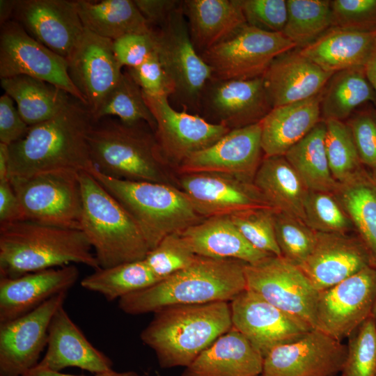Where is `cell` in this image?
<instances>
[{"label":"cell","mask_w":376,"mask_h":376,"mask_svg":"<svg viewBox=\"0 0 376 376\" xmlns=\"http://www.w3.org/2000/svg\"><path fill=\"white\" fill-rule=\"evenodd\" d=\"M180 233L196 256L235 259L248 264L272 256L253 247L229 216L205 218Z\"/></svg>","instance_id":"cell-29"},{"label":"cell","mask_w":376,"mask_h":376,"mask_svg":"<svg viewBox=\"0 0 376 376\" xmlns=\"http://www.w3.org/2000/svg\"><path fill=\"white\" fill-rule=\"evenodd\" d=\"M253 184L274 210L304 221L309 190L284 156L264 157Z\"/></svg>","instance_id":"cell-32"},{"label":"cell","mask_w":376,"mask_h":376,"mask_svg":"<svg viewBox=\"0 0 376 376\" xmlns=\"http://www.w3.org/2000/svg\"><path fill=\"white\" fill-rule=\"evenodd\" d=\"M86 29L113 41L127 34L150 33L152 27L134 0L75 1Z\"/></svg>","instance_id":"cell-33"},{"label":"cell","mask_w":376,"mask_h":376,"mask_svg":"<svg viewBox=\"0 0 376 376\" xmlns=\"http://www.w3.org/2000/svg\"><path fill=\"white\" fill-rule=\"evenodd\" d=\"M22 376H83L62 373L60 371H53L36 365L33 368ZM93 376H143L135 371L117 372L114 370L109 372L95 374Z\"/></svg>","instance_id":"cell-55"},{"label":"cell","mask_w":376,"mask_h":376,"mask_svg":"<svg viewBox=\"0 0 376 376\" xmlns=\"http://www.w3.org/2000/svg\"><path fill=\"white\" fill-rule=\"evenodd\" d=\"M326 124L320 120L284 157L309 191L335 194L339 183L331 175L324 138Z\"/></svg>","instance_id":"cell-36"},{"label":"cell","mask_w":376,"mask_h":376,"mask_svg":"<svg viewBox=\"0 0 376 376\" xmlns=\"http://www.w3.org/2000/svg\"><path fill=\"white\" fill-rule=\"evenodd\" d=\"M333 27L376 32V0L331 1Z\"/></svg>","instance_id":"cell-47"},{"label":"cell","mask_w":376,"mask_h":376,"mask_svg":"<svg viewBox=\"0 0 376 376\" xmlns=\"http://www.w3.org/2000/svg\"><path fill=\"white\" fill-rule=\"evenodd\" d=\"M324 122V144L329 169L336 181L341 184L363 166L347 124L338 120Z\"/></svg>","instance_id":"cell-41"},{"label":"cell","mask_w":376,"mask_h":376,"mask_svg":"<svg viewBox=\"0 0 376 376\" xmlns=\"http://www.w3.org/2000/svg\"><path fill=\"white\" fill-rule=\"evenodd\" d=\"M88 143L93 167L105 175L175 186L155 131L144 121L127 124L114 117L93 121Z\"/></svg>","instance_id":"cell-3"},{"label":"cell","mask_w":376,"mask_h":376,"mask_svg":"<svg viewBox=\"0 0 376 376\" xmlns=\"http://www.w3.org/2000/svg\"><path fill=\"white\" fill-rule=\"evenodd\" d=\"M130 214L149 250L169 235L179 233L205 218L186 194L174 185L116 179L93 167L89 171Z\"/></svg>","instance_id":"cell-7"},{"label":"cell","mask_w":376,"mask_h":376,"mask_svg":"<svg viewBox=\"0 0 376 376\" xmlns=\"http://www.w3.org/2000/svg\"><path fill=\"white\" fill-rule=\"evenodd\" d=\"M78 277L79 270L74 265L14 278L0 277V323L17 318L54 295L68 292Z\"/></svg>","instance_id":"cell-24"},{"label":"cell","mask_w":376,"mask_h":376,"mask_svg":"<svg viewBox=\"0 0 376 376\" xmlns=\"http://www.w3.org/2000/svg\"><path fill=\"white\" fill-rule=\"evenodd\" d=\"M0 376H5V375H0Z\"/></svg>","instance_id":"cell-60"},{"label":"cell","mask_w":376,"mask_h":376,"mask_svg":"<svg viewBox=\"0 0 376 376\" xmlns=\"http://www.w3.org/2000/svg\"><path fill=\"white\" fill-rule=\"evenodd\" d=\"M9 180L26 220L81 230L82 194L79 173L59 171L12 177Z\"/></svg>","instance_id":"cell-9"},{"label":"cell","mask_w":376,"mask_h":376,"mask_svg":"<svg viewBox=\"0 0 376 376\" xmlns=\"http://www.w3.org/2000/svg\"><path fill=\"white\" fill-rule=\"evenodd\" d=\"M304 222L315 232L347 234L353 226L334 194L308 191Z\"/></svg>","instance_id":"cell-42"},{"label":"cell","mask_w":376,"mask_h":376,"mask_svg":"<svg viewBox=\"0 0 376 376\" xmlns=\"http://www.w3.org/2000/svg\"><path fill=\"white\" fill-rule=\"evenodd\" d=\"M263 77L250 79H211L198 111L206 120L234 130L260 122L272 110Z\"/></svg>","instance_id":"cell-16"},{"label":"cell","mask_w":376,"mask_h":376,"mask_svg":"<svg viewBox=\"0 0 376 376\" xmlns=\"http://www.w3.org/2000/svg\"><path fill=\"white\" fill-rule=\"evenodd\" d=\"M137 8L152 28L161 26L178 7V0H134Z\"/></svg>","instance_id":"cell-53"},{"label":"cell","mask_w":376,"mask_h":376,"mask_svg":"<svg viewBox=\"0 0 376 376\" xmlns=\"http://www.w3.org/2000/svg\"><path fill=\"white\" fill-rule=\"evenodd\" d=\"M295 48L283 33L245 24L201 56L210 67L212 79L244 80L262 77L276 57Z\"/></svg>","instance_id":"cell-10"},{"label":"cell","mask_w":376,"mask_h":376,"mask_svg":"<svg viewBox=\"0 0 376 376\" xmlns=\"http://www.w3.org/2000/svg\"><path fill=\"white\" fill-rule=\"evenodd\" d=\"M361 164L376 178V116L361 112L347 123Z\"/></svg>","instance_id":"cell-49"},{"label":"cell","mask_w":376,"mask_h":376,"mask_svg":"<svg viewBox=\"0 0 376 376\" xmlns=\"http://www.w3.org/2000/svg\"><path fill=\"white\" fill-rule=\"evenodd\" d=\"M113 42L85 29L68 59L70 78L85 99L93 118L123 71Z\"/></svg>","instance_id":"cell-21"},{"label":"cell","mask_w":376,"mask_h":376,"mask_svg":"<svg viewBox=\"0 0 376 376\" xmlns=\"http://www.w3.org/2000/svg\"><path fill=\"white\" fill-rule=\"evenodd\" d=\"M264 158L260 122L231 130L210 146L198 151L178 167V174L216 173L253 182Z\"/></svg>","instance_id":"cell-15"},{"label":"cell","mask_w":376,"mask_h":376,"mask_svg":"<svg viewBox=\"0 0 376 376\" xmlns=\"http://www.w3.org/2000/svg\"><path fill=\"white\" fill-rule=\"evenodd\" d=\"M22 220L26 218L10 180H0V224Z\"/></svg>","instance_id":"cell-54"},{"label":"cell","mask_w":376,"mask_h":376,"mask_svg":"<svg viewBox=\"0 0 376 376\" xmlns=\"http://www.w3.org/2000/svg\"><path fill=\"white\" fill-rule=\"evenodd\" d=\"M126 69L145 94L151 96L167 95L169 99L173 95V86L156 52L139 65Z\"/></svg>","instance_id":"cell-50"},{"label":"cell","mask_w":376,"mask_h":376,"mask_svg":"<svg viewBox=\"0 0 376 376\" xmlns=\"http://www.w3.org/2000/svg\"><path fill=\"white\" fill-rule=\"evenodd\" d=\"M375 33L332 27L299 51L331 74L349 68H364L373 49Z\"/></svg>","instance_id":"cell-31"},{"label":"cell","mask_w":376,"mask_h":376,"mask_svg":"<svg viewBox=\"0 0 376 376\" xmlns=\"http://www.w3.org/2000/svg\"><path fill=\"white\" fill-rule=\"evenodd\" d=\"M68 61L31 37L13 19L1 26L0 78L29 76L49 83L87 105L72 82Z\"/></svg>","instance_id":"cell-12"},{"label":"cell","mask_w":376,"mask_h":376,"mask_svg":"<svg viewBox=\"0 0 376 376\" xmlns=\"http://www.w3.org/2000/svg\"><path fill=\"white\" fill-rule=\"evenodd\" d=\"M17 0L0 1V24L3 25L13 19Z\"/></svg>","instance_id":"cell-57"},{"label":"cell","mask_w":376,"mask_h":376,"mask_svg":"<svg viewBox=\"0 0 376 376\" xmlns=\"http://www.w3.org/2000/svg\"><path fill=\"white\" fill-rule=\"evenodd\" d=\"M143 94L155 120V134L161 151L175 169L190 155L214 144L230 131L198 114L176 110L167 95Z\"/></svg>","instance_id":"cell-13"},{"label":"cell","mask_w":376,"mask_h":376,"mask_svg":"<svg viewBox=\"0 0 376 376\" xmlns=\"http://www.w3.org/2000/svg\"><path fill=\"white\" fill-rule=\"evenodd\" d=\"M341 376H376V324L370 315L350 336Z\"/></svg>","instance_id":"cell-44"},{"label":"cell","mask_w":376,"mask_h":376,"mask_svg":"<svg viewBox=\"0 0 376 376\" xmlns=\"http://www.w3.org/2000/svg\"><path fill=\"white\" fill-rule=\"evenodd\" d=\"M264 357L232 328L203 351L181 376H258Z\"/></svg>","instance_id":"cell-27"},{"label":"cell","mask_w":376,"mask_h":376,"mask_svg":"<svg viewBox=\"0 0 376 376\" xmlns=\"http://www.w3.org/2000/svg\"><path fill=\"white\" fill-rule=\"evenodd\" d=\"M246 289L315 328L320 292L300 267L283 256H269L244 268Z\"/></svg>","instance_id":"cell-11"},{"label":"cell","mask_w":376,"mask_h":376,"mask_svg":"<svg viewBox=\"0 0 376 376\" xmlns=\"http://www.w3.org/2000/svg\"><path fill=\"white\" fill-rule=\"evenodd\" d=\"M178 185L203 218L230 216L258 207L272 208L253 182L225 175H180Z\"/></svg>","instance_id":"cell-22"},{"label":"cell","mask_w":376,"mask_h":376,"mask_svg":"<svg viewBox=\"0 0 376 376\" xmlns=\"http://www.w3.org/2000/svg\"><path fill=\"white\" fill-rule=\"evenodd\" d=\"M332 75L295 48L276 57L262 77L274 108L318 95Z\"/></svg>","instance_id":"cell-26"},{"label":"cell","mask_w":376,"mask_h":376,"mask_svg":"<svg viewBox=\"0 0 376 376\" xmlns=\"http://www.w3.org/2000/svg\"><path fill=\"white\" fill-rule=\"evenodd\" d=\"M82 194L81 230L100 268L143 260L146 241L134 219L88 172L79 173Z\"/></svg>","instance_id":"cell-6"},{"label":"cell","mask_w":376,"mask_h":376,"mask_svg":"<svg viewBox=\"0 0 376 376\" xmlns=\"http://www.w3.org/2000/svg\"><path fill=\"white\" fill-rule=\"evenodd\" d=\"M68 292L51 297L33 311L0 323V375L22 376L39 362L47 346L51 320Z\"/></svg>","instance_id":"cell-17"},{"label":"cell","mask_w":376,"mask_h":376,"mask_svg":"<svg viewBox=\"0 0 376 376\" xmlns=\"http://www.w3.org/2000/svg\"><path fill=\"white\" fill-rule=\"evenodd\" d=\"M81 230L61 228L31 220L0 224V277L22 275L83 264L100 268Z\"/></svg>","instance_id":"cell-5"},{"label":"cell","mask_w":376,"mask_h":376,"mask_svg":"<svg viewBox=\"0 0 376 376\" xmlns=\"http://www.w3.org/2000/svg\"><path fill=\"white\" fill-rule=\"evenodd\" d=\"M13 101L6 93L0 97V143L7 146L25 136L30 128L22 118Z\"/></svg>","instance_id":"cell-52"},{"label":"cell","mask_w":376,"mask_h":376,"mask_svg":"<svg viewBox=\"0 0 376 376\" xmlns=\"http://www.w3.org/2000/svg\"><path fill=\"white\" fill-rule=\"evenodd\" d=\"M1 86L16 102L19 115L29 126L55 116L72 97L49 83L26 75L2 78Z\"/></svg>","instance_id":"cell-35"},{"label":"cell","mask_w":376,"mask_h":376,"mask_svg":"<svg viewBox=\"0 0 376 376\" xmlns=\"http://www.w3.org/2000/svg\"><path fill=\"white\" fill-rule=\"evenodd\" d=\"M105 117H114L127 124L144 121L155 130V120L143 91L127 69L102 102L93 121Z\"/></svg>","instance_id":"cell-40"},{"label":"cell","mask_w":376,"mask_h":376,"mask_svg":"<svg viewBox=\"0 0 376 376\" xmlns=\"http://www.w3.org/2000/svg\"><path fill=\"white\" fill-rule=\"evenodd\" d=\"M376 298V267L368 266L320 292L315 328L341 341L371 315Z\"/></svg>","instance_id":"cell-14"},{"label":"cell","mask_w":376,"mask_h":376,"mask_svg":"<svg viewBox=\"0 0 376 376\" xmlns=\"http://www.w3.org/2000/svg\"><path fill=\"white\" fill-rule=\"evenodd\" d=\"M37 365L53 371L76 367L94 374L113 370L112 361L88 340L63 306L51 320L47 351Z\"/></svg>","instance_id":"cell-25"},{"label":"cell","mask_w":376,"mask_h":376,"mask_svg":"<svg viewBox=\"0 0 376 376\" xmlns=\"http://www.w3.org/2000/svg\"><path fill=\"white\" fill-rule=\"evenodd\" d=\"M320 120V93L272 108L260 121L264 157L284 156Z\"/></svg>","instance_id":"cell-28"},{"label":"cell","mask_w":376,"mask_h":376,"mask_svg":"<svg viewBox=\"0 0 376 376\" xmlns=\"http://www.w3.org/2000/svg\"><path fill=\"white\" fill-rule=\"evenodd\" d=\"M152 33L127 34L113 41L115 56L123 67L135 68L155 52Z\"/></svg>","instance_id":"cell-51"},{"label":"cell","mask_w":376,"mask_h":376,"mask_svg":"<svg viewBox=\"0 0 376 376\" xmlns=\"http://www.w3.org/2000/svg\"><path fill=\"white\" fill-rule=\"evenodd\" d=\"M288 17L283 34L298 49L312 44L333 27L331 1L286 0Z\"/></svg>","instance_id":"cell-39"},{"label":"cell","mask_w":376,"mask_h":376,"mask_svg":"<svg viewBox=\"0 0 376 376\" xmlns=\"http://www.w3.org/2000/svg\"><path fill=\"white\" fill-rule=\"evenodd\" d=\"M364 68L366 77L376 94V33L373 49Z\"/></svg>","instance_id":"cell-56"},{"label":"cell","mask_w":376,"mask_h":376,"mask_svg":"<svg viewBox=\"0 0 376 376\" xmlns=\"http://www.w3.org/2000/svg\"><path fill=\"white\" fill-rule=\"evenodd\" d=\"M376 267V178L362 167L334 194Z\"/></svg>","instance_id":"cell-34"},{"label":"cell","mask_w":376,"mask_h":376,"mask_svg":"<svg viewBox=\"0 0 376 376\" xmlns=\"http://www.w3.org/2000/svg\"><path fill=\"white\" fill-rule=\"evenodd\" d=\"M368 102L376 104V94L364 68L335 72L320 93L321 119L343 121L357 107Z\"/></svg>","instance_id":"cell-37"},{"label":"cell","mask_w":376,"mask_h":376,"mask_svg":"<svg viewBox=\"0 0 376 376\" xmlns=\"http://www.w3.org/2000/svg\"><path fill=\"white\" fill-rule=\"evenodd\" d=\"M246 263L196 256L187 267L118 299L130 315L155 313L169 306L230 302L246 289Z\"/></svg>","instance_id":"cell-2"},{"label":"cell","mask_w":376,"mask_h":376,"mask_svg":"<svg viewBox=\"0 0 376 376\" xmlns=\"http://www.w3.org/2000/svg\"><path fill=\"white\" fill-rule=\"evenodd\" d=\"M371 316L374 319V320L375 322V324H376V298H375V303H374V305H373V310H372Z\"/></svg>","instance_id":"cell-59"},{"label":"cell","mask_w":376,"mask_h":376,"mask_svg":"<svg viewBox=\"0 0 376 376\" xmlns=\"http://www.w3.org/2000/svg\"><path fill=\"white\" fill-rule=\"evenodd\" d=\"M86 104L72 97L51 118L30 126L22 139L8 146V178L70 171L88 172V134L93 125Z\"/></svg>","instance_id":"cell-1"},{"label":"cell","mask_w":376,"mask_h":376,"mask_svg":"<svg viewBox=\"0 0 376 376\" xmlns=\"http://www.w3.org/2000/svg\"><path fill=\"white\" fill-rule=\"evenodd\" d=\"M274 226L281 256L299 266L313 249L317 232L302 220L279 212L274 214Z\"/></svg>","instance_id":"cell-43"},{"label":"cell","mask_w":376,"mask_h":376,"mask_svg":"<svg viewBox=\"0 0 376 376\" xmlns=\"http://www.w3.org/2000/svg\"><path fill=\"white\" fill-rule=\"evenodd\" d=\"M182 8L200 55L246 24L240 0H185Z\"/></svg>","instance_id":"cell-30"},{"label":"cell","mask_w":376,"mask_h":376,"mask_svg":"<svg viewBox=\"0 0 376 376\" xmlns=\"http://www.w3.org/2000/svg\"><path fill=\"white\" fill-rule=\"evenodd\" d=\"M152 29L155 52L173 86V100L183 111H198L212 70L191 42L182 3L161 26Z\"/></svg>","instance_id":"cell-8"},{"label":"cell","mask_w":376,"mask_h":376,"mask_svg":"<svg viewBox=\"0 0 376 376\" xmlns=\"http://www.w3.org/2000/svg\"><path fill=\"white\" fill-rule=\"evenodd\" d=\"M368 266L370 256L359 237L317 232L313 249L299 267L321 292Z\"/></svg>","instance_id":"cell-23"},{"label":"cell","mask_w":376,"mask_h":376,"mask_svg":"<svg viewBox=\"0 0 376 376\" xmlns=\"http://www.w3.org/2000/svg\"><path fill=\"white\" fill-rule=\"evenodd\" d=\"M196 256L179 232L162 240L144 260L161 281L189 266Z\"/></svg>","instance_id":"cell-46"},{"label":"cell","mask_w":376,"mask_h":376,"mask_svg":"<svg viewBox=\"0 0 376 376\" xmlns=\"http://www.w3.org/2000/svg\"><path fill=\"white\" fill-rule=\"evenodd\" d=\"M12 19L67 60L85 31L75 1L17 0Z\"/></svg>","instance_id":"cell-20"},{"label":"cell","mask_w":376,"mask_h":376,"mask_svg":"<svg viewBox=\"0 0 376 376\" xmlns=\"http://www.w3.org/2000/svg\"><path fill=\"white\" fill-rule=\"evenodd\" d=\"M247 24L262 31L283 33L288 17L286 0H240Z\"/></svg>","instance_id":"cell-48"},{"label":"cell","mask_w":376,"mask_h":376,"mask_svg":"<svg viewBox=\"0 0 376 376\" xmlns=\"http://www.w3.org/2000/svg\"><path fill=\"white\" fill-rule=\"evenodd\" d=\"M231 329L229 301L173 305L155 312L140 337L162 368H185Z\"/></svg>","instance_id":"cell-4"},{"label":"cell","mask_w":376,"mask_h":376,"mask_svg":"<svg viewBox=\"0 0 376 376\" xmlns=\"http://www.w3.org/2000/svg\"><path fill=\"white\" fill-rule=\"evenodd\" d=\"M347 345L313 329L300 338L272 349L263 360L262 376H336Z\"/></svg>","instance_id":"cell-19"},{"label":"cell","mask_w":376,"mask_h":376,"mask_svg":"<svg viewBox=\"0 0 376 376\" xmlns=\"http://www.w3.org/2000/svg\"><path fill=\"white\" fill-rule=\"evenodd\" d=\"M232 328L265 357L274 347L295 341L313 329L246 289L230 302Z\"/></svg>","instance_id":"cell-18"},{"label":"cell","mask_w":376,"mask_h":376,"mask_svg":"<svg viewBox=\"0 0 376 376\" xmlns=\"http://www.w3.org/2000/svg\"><path fill=\"white\" fill-rule=\"evenodd\" d=\"M258 376H262V375H258Z\"/></svg>","instance_id":"cell-61"},{"label":"cell","mask_w":376,"mask_h":376,"mask_svg":"<svg viewBox=\"0 0 376 376\" xmlns=\"http://www.w3.org/2000/svg\"><path fill=\"white\" fill-rule=\"evenodd\" d=\"M159 281L143 259L96 269L81 280V285L86 290L101 294L111 301L148 288Z\"/></svg>","instance_id":"cell-38"},{"label":"cell","mask_w":376,"mask_h":376,"mask_svg":"<svg viewBox=\"0 0 376 376\" xmlns=\"http://www.w3.org/2000/svg\"><path fill=\"white\" fill-rule=\"evenodd\" d=\"M276 212L270 207H258L229 217L240 233L253 247L272 256H281L275 234Z\"/></svg>","instance_id":"cell-45"},{"label":"cell","mask_w":376,"mask_h":376,"mask_svg":"<svg viewBox=\"0 0 376 376\" xmlns=\"http://www.w3.org/2000/svg\"><path fill=\"white\" fill-rule=\"evenodd\" d=\"M8 178V148L0 143V180Z\"/></svg>","instance_id":"cell-58"}]
</instances>
